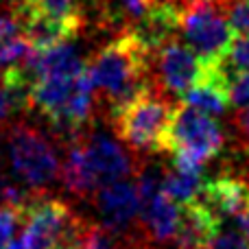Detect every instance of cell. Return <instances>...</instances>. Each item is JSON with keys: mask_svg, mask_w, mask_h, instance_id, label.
Returning a JSON list of instances; mask_svg holds the SVG:
<instances>
[{"mask_svg": "<svg viewBox=\"0 0 249 249\" xmlns=\"http://www.w3.org/2000/svg\"><path fill=\"white\" fill-rule=\"evenodd\" d=\"M18 20L33 51L68 42L81 29V20H64V18L46 16V13H20Z\"/></svg>", "mask_w": 249, "mask_h": 249, "instance_id": "4fadbf2b", "label": "cell"}, {"mask_svg": "<svg viewBox=\"0 0 249 249\" xmlns=\"http://www.w3.org/2000/svg\"><path fill=\"white\" fill-rule=\"evenodd\" d=\"M153 2H162V4H175V7H179V9H184V7H188L190 2H197V0H153ZM212 2H219V4H223V7H228L232 0H212Z\"/></svg>", "mask_w": 249, "mask_h": 249, "instance_id": "83f0119b", "label": "cell"}, {"mask_svg": "<svg viewBox=\"0 0 249 249\" xmlns=\"http://www.w3.org/2000/svg\"><path fill=\"white\" fill-rule=\"evenodd\" d=\"M96 210H99L105 228L112 232H123L142 212V199L138 193V186L127 179L101 186L96 190Z\"/></svg>", "mask_w": 249, "mask_h": 249, "instance_id": "9c48e42d", "label": "cell"}, {"mask_svg": "<svg viewBox=\"0 0 249 249\" xmlns=\"http://www.w3.org/2000/svg\"><path fill=\"white\" fill-rule=\"evenodd\" d=\"M208 249H249V241L245 234L236 232V230H228V232L216 234V238L210 243Z\"/></svg>", "mask_w": 249, "mask_h": 249, "instance_id": "d4e9b609", "label": "cell"}, {"mask_svg": "<svg viewBox=\"0 0 249 249\" xmlns=\"http://www.w3.org/2000/svg\"><path fill=\"white\" fill-rule=\"evenodd\" d=\"M219 216L201 199H193V201L181 203L175 243L181 249H208L219 234Z\"/></svg>", "mask_w": 249, "mask_h": 249, "instance_id": "30bf717a", "label": "cell"}, {"mask_svg": "<svg viewBox=\"0 0 249 249\" xmlns=\"http://www.w3.org/2000/svg\"><path fill=\"white\" fill-rule=\"evenodd\" d=\"M13 112V103H11V96H9V90L4 86L2 77H0V127L4 124L7 116Z\"/></svg>", "mask_w": 249, "mask_h": 249, "instance_id": "484cf974", "label": "cell"}, {"mask_svg": "<svg viewBox=\"0 0 249 249\" xmlns=\"http://www.w3.org/2000/svg\"><path fill=\"white\" fill-rule=\"evenodd\" d=\"M228 18L236 35H249V0H232L228 4Z\"/></svg>", "mask_w": 249, "mask_h": 249, "instance_id": "cb8c5ba5", "label": "cell"}, {"mask_svg": "<svg viewBox=\"0 0 249 249\" xmlns=\"http://www.w3.org/2000/svg\"><path fill=\"white\" fill-rule=\"evenodd\" d=\"M223 131L214 116L184 103L177 105L164 138V151L177 160L203 166L223 149Z\"/></svg>", "mask_w": 249, "mask_h": 249, "instance_id": "3957f363", "label": "cell"}, {"mask_svg": "<svg viewBox=\"0 0 249 249\" xmlns=\"http://www.w3.org/2000/svg\"><path fill=\"white\" fill-rule=\"evenodd\" d=\"M7 151L16 177L29 188H46L61 171L55 146L29 124H18L9 131Z\"/></svg>", "mask_w": 249, "mask_h": 249, "instance_id": "8992f818", "label": "cell"}, {"mask_svg": "<svg viewBox=\"0 0 249 249\" xmlns=\"http://www.w3.org/2000/svg\"><path fill=\"white\" fill-rule=\"evenodd\" d=\"M173 112L175 107H171V103L164 96L149 90L114 116L116 133L133 151L164 153V138H166Z\"/></svg>", "mask_w": 249, "mask_h": 249, "instance_id": "277c9868", "label": "cell"}, {"mask_svg": "<svg viewBox=\"0 0 249 249\" xmlns=\"http://www.w3.org/2000/svg\"><path fill=\"white\" fill-rule=\"evenodd\" d=\"M197 199H201L221 221H241L249 212V181L238 177H219L214 181H206Z\"/></svg>", "mask_w": 249, "mask_h": 249, "instance_id": "8fae6325", "label": "cell"}, {"mask_svg": "<svg viewBox=\"0 0 249 249\" xmlns=\"http://www.w3.org/2000/svg\"><path fill=\"white\" fill-rule=\"evenodd\" d=\"M179 210L175 199H171L166 193H160L151 199L149 203L142 206V221L149 230L151 238L160 243H166L175 238L177 223H179Z\"/></svg>", "mask_w": 249, "mask_h": 249, "instance_id": "9a60e30c", "label": "cell"}, {"mask_svg": "<svg viewBox=\"0 0 249 249\" xmlns=\"http://www.w3.org/2000/svg\"><path fill=\"white\" fill-rule=\"evenodd\" d=\"M74 249H116V241L105 225H83Z\"/></svg>", "mask_w": 249, "mask_h": 249, "instance_id": "d6986e66", "label": "cell"}, {"mask_svg": "<svg viewBox=\"0 0 249 249\" xmlns=\"http://www.w3.org/2000/svg\"><path fill=\"white\" fill-rule=\"evenodd\" d=\"M31 44L24 37L18 16H0V68H9L29 57Z\"/></svg>", "mask_w": 249, "mask_h": 249, "instance_id": "e0dca14e", "label": "cell"}, {"mask_svg": "<svg viewBox=\"0 0 249 249\" xmlns=\"http://www.w3.org/2000/svg\"><path fill=\"white\" fill-rule=\"evenodd\" d=\"M179 35L203 61H214L228 53L234 39V29L228 11L223 13V4L197 0L181 9Z\"/></svg>", "mask_w": 249, "mask_h": 249, "instance_id": "5b68a950", "label": "cell"}, {"mask_svg": "<svg viewBox=\"0 0 249 249\" xmlns=\"http://www.w3.org/2000/svg\"><path fill=\"white\" fill-rule=\"evenodd\" d=\"M24 208L18 206H0V249H7L16 236L18 225L22 223Z\"/></svg>", "mask_w": 249, "mask_h": 249, "instance_id": "44dd1931", "label": "cell"}, {"mask_svg": "<svg viewBox=\"0 0 249 249\" xmlns=\"http://www.w3.org/2000/svg\"><path fill=\"white\" fill-rule=\"evenodd\" d=\"M230 105L234 109L249 107V70H236L228 83Z\"/></svg>", "mask_w": 249, "mask_h": 249, "instance_id": "7402d4cb", "label": "cell"}, {"mask_svg": "<svg viewBox=\"0 0 249 249\" xmlns=\"http://www.w3.org/2000/svg\"><path fill=\"white\" fill-rule=\"evenodd\" d=\"M221 59L234 70H249V35H236Z\"/></svg>", "mask_w": 249, "mask_h": 249, "instance_id": "603a6c76", "label": "cell"}, {"mask_svg": "<svg viewBox=\"0 0 249 249\" xmlns=\"http://www.w3.org/2000/svg\"><path fill=\"white\" fill-rule=\"evenodd\" d=\"M238 223H241V230H243V234H245V236H247V241H249V212H247L245 216H243L241 221H238Z\"/></svg>", "mask_w": 249, "mask_h": 249, "instance_id": "f1b7e54d", "label": "cell"}, {"mask_svg": "<svg viewBox=\"0 0 249 249\" xmlns=\"http://www.w3.org/2000/svg\"><path fill=\"white\" fill-rule=\"evenodd\" d=\"M151 66L155 70L160 88L179 99L195 83L201 81L203 70H206V61L186 42L181 44L175 37L168 39L164 46H160V51L153 55Z\"/></svg>", "mask_w": 249, "mask_h": 249, "instance_id": "ba28073f", "label": "cell"}, {"mask_svg": "<svg viewBox=\"0 0 249 249\" xmlns=\"http://www.w3.org/2000/svg\"><path fill=\"white\" fill-rule=\"evenodd\" d=\"M234 123H236L238 131L243 133V136L249 140V107H243L236 112V118H234Z\"/></svg>", "mask_w": 249, "mask_h": 249, "instance_id": "4316f807", "label": "cell"}, {"mask_svg": "<svg viewBox=\"0 0 249 249\" xmlns=\"http://www.w3.org/2000/svg\"><path fill=\"white\" fill-rule=\"evenodd\" d=\"M59 173L64 186L77 197H86V195L96 193L101 188L99 175H96L94 166H92L90 158H88V151L83 146L81 136L74 142H70L68 155H66V162Z\"/></svg>", "mask_w": 249, "mask_h": 249, "instance_id": "5bb4252c", "label": "cell"}, {"mask_svg": "<svg viewBox=\"0 0 249 249\" xmlns=\"http://www.w3.org/2000/svg\"><path fill=\"white\" fill-rule=\"evenodd\" d=\"M94 92L88 68L72 74H51L35 81L31 105L46 116L57 138L74 142L92 114Z\"/></svg>", "mask_w": 249, "mask_h": 249, "instance_id": "7a4b0ae2", "label": "cell"}, {"mask_svg": "<svg viewBox=\"0 0 249 249\" xmlns=\"http://www.w3.org/2000/svg\"><path fill=\"white\" fill-rule=\"evenodd\" d=\"M83 146H86L88 158H90L92 166L99 175L101 186L124 179L129 173H133V162L127 155V151L105 133L88 136L83 140Z\"/></svg>", "mask_w": 249, "mask_h": 249, "instance_id": "7c38bea8", "label": "cell"}, {"mask_svg": "<svg viewBox=\"0 0 249 249\" xmlns=\"http://www.w3.org/2000/svg\"><path fill=\"white\" fill-rule=\"evenodd\" d=\"M203 186H206V181L201 177V166L181 162V160H175V166L164 173L162 177V193H166L177 203L197 199Z\"/></svg>", "mask_w": 249, "mask_h": 249, "instance_id": "2e32d148", "label": "cell"}, {"mask_svg": "<svg viewBox=\"0 0 249 249\" xmlns=\"http://www.w3.org/2000/svg\"><path fill=\"white\" fill-rule=\"evenodd\" d=\"M114 9L112 20L114 22H127V24H133L136 20H140L146 11L151 9L153 0H114Z\"/></svg>", "mask_w": 249, "mask_h": 249, "instance_id": "ffe728a7", "label": "cell"}, {"mask_svg": "<svg viewBox=\"0 0 249 249\" xmlns=\"http://www.w3.org/2000/svg\"><path fill=\"white\" fill-rule=\"evenodd\" d=\"M83 225L64 201L31 199L22 212L20 241L26 249H53L61 243L77 241Z\"/></svg>", "mask_w": 249, "mask_h": 249, "instance_id": "52a82bcc", "label": "cell"}, {"mask_svg": "<svg viewBox=\"0 0 249 249\" xmlns=\"http://www.w3.org/2000/svg\"><path fill=\"white\" fill-rule=\"evenodd\" d=\"M151 61L153 57L129 33H123L94 55L88 74L94 90L105 96L112 116L151 90Z\"/></svg>", "mask_w": 249, "mask_h": 249, "instance_id": "6da1fadb", "label": "cell"}, {"mask_svg": "<svg viewBox=\"0 0 249 249\" xmlns=\"http://www.w3.org/2000/svg\"><path fill=\"white\" fill-rule=\"evenodd\" d=\"M20 13H46V16L64 18V20H81L77 0H22Z\"/></svg>", "mask_w": 249, "mask_h": 249, "instance_id": "ac0fdd59", "label": "cell"}]
</instances>
